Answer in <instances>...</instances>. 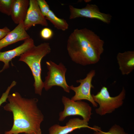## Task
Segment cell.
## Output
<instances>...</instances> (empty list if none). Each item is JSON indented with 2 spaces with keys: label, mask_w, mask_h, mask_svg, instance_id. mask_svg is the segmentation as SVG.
<instances>
[{
  "label": "cell",
  "mask_w": 134,
  "mask_h": 134,
  "mask_svg": "<svg viewBox=\"0 0 134 134\" xmlns=\"http://www.w3.org/2000/svg\"><path fill=\"white\" fill-rule=\"evenodd\" d=\"M95 74V70H92L87 73L85 78L76 80L77 83H80L79 86L74 87L73 85L70 86V90L75 93L71 99L72 100L76 101L86 100L90 102L94 107L97 106V104L94 100L91 94V88H94L92 84V80Z\"/></svg>",
  "instance_id": "7"
},
{
  "label": "cell",
  "mask_w": 134,
  "mask_h": 134,
  "mask_svg": "<svg viewBox=\"0 0 134 134\" xmlns=\"http://www.w3.org/2000/svg\"><path fill=\"white\" fill-rule=\"evenodd\" d=\"M45 17L46 19L49 20L58 29L65 31L68 28V24L66 20L58 17L51 10Z\"/></svg>",
  "instance_id": "15"
},
{
  "label": "cell",
  "mask_w": 134,
  "mask_h": 134,
  "mask_svg": "<svg viewBox=\"0 0 134 134\" xmlns=\"http://www.w3.org/2000/svg\"><path fill=\"white\" fill-rule=\"evenodd\" d=\"M126 94V90L123 87L118 95L111 97L107 88L103 87L97 94L92 95L94 100L99 106V108L95 109L96 113L102 116L112 113L122 105Z\"/></svg>",
  "instance_id": "4"
},
{
  "label": "cell",
  "mask_w": 134,
  "mask_h": 134,
  "mask_svg": "<svg viewBox=\"0 0 134 134\" xmlns=\"http://www.w3.org/2000/svg\"><path fill=\"white\" fill-rule=\"evenodd\" d=\"M16 84L17 82L15 81H13L5 92L2 94L0 98V106L3 103L6 102V100L7 99L11 90L16 85Z\"/></svg>",
  "instance_id": "19"
},
{
  "label": "cell",
  "mask_w": 134,
  "mask_h": 134,
  "mask_svg": "<svg viewBox=\"0 0 134 134\" xmlns=\"http://www.w3.org/2000/svg\"><path fill=\"white\" fill-rule=\"evenodd\" d=\"M10 31V29L7 27L0 29V40L4 37Z\"/></svg>",
  "instance_id": "21"
},
{
  "label": "cell",
  "mask_w": 134,
  "mask_h": 134,
  "mask_svg": "<svg viewBox=\"0 0 134 134\" xmlns=\"http://www.w3.org/2000/svg\"><path fill=\"white\" fill-rule=\"evenodd\" d=\"M23 23L26 31L36 25L48 26L46 19L41 13L36 0H30L29 5Z\"/></svg>",
  "instance_id": "9"
},
{
  "label": "cell",
  "mask_w": 134,
  "mask_h": 134,
  "mask_svg": "<svg viewBox=\"0 0 134 134\" xmlns=\"http://www.w3.org/2000/svg\"><path fill=\"white\" fill-rule=\"evenodd\" d=\"M34 45L33 39L30 37L24 40L22 44L12 49L2 52L0 51V61L4 63L0 73L9 68V62L13 59L20 56Z\"/></svg>",
  "instance_id": "10"
},
{
  "label": "cell",
  "mask_w": 134,
  "mask_h": 134,
  "mask_svg": "<svg viewBox=\"0 0 134 134\" xmlns=\"http://www.w3.org/2000/svg\"><path fill=\"white\" fill-rule=\"evenodd\" d=\"M104 41L86 28L74 29L69 36L67 50L72 61L83 66L98 62L104 49Z\"/></svg>",
  "instance_id": "2"
},
{
  "label": "cell",
  "mask_w": 134,
  "mask_h": 134,
  "mask_svg": "<svg viewBox=\"0 0 134 134\" xmlns=\"http://www.w3.org/2000/svg\"><path fill=\"white\" fill-rule=\"evenodd\" d=\"M23 21L20 23L12 30L0 40V51L3 48L18 42L30 37L25 30Z\"/></svg>",
  "instance_id": "12"
},
{
  "label": "cell",
  "mask_w": 134,
  "mask_h": 134,
  "mask_svg": "<svg viewBox=\"0 0 134 134\" xmlns=\"http://www.w3.org/2000/svg\"><path fill=\"white\" fill-rule=\"evenodd\" d=\"M62 101L64 108L59 113L60 121H63L67 117L71 116H80L88 122L91 119L92 107L87 102L81 100L74 101L65 96H62Z\"/></svg>",
  "instance_id": "6"
},
{
  "label": "cell",
  "mask_w": 134,
  "mask_h": 134,
  "mask_svg": "<svg viewBox=\"0 0 134 134\" xmlns=\"http://www.w3.org/2000/svg\"><path fill=\"white\" fill-rule=\"evenodd\" d=\"M51 49L48 42H44L30 48L20 56L19 61L26 63L31 70L34 79V86L35 94L42 95L44 83L41 78V62L49 54Z\"/></svg>",
  "instance_id": "3"
},
{
  "label": "cell",
  "mask_w": 134,
  "mask_h": 134,
  "mask_svg": "<svg viewBox=\"0 0 134 134\" xmlns=\"http://www.w3.org/2000/svg\"><path fill=\"white\" fill-rule=\"evenodd\" d=\"M69 19L78 17H85L100 20L107 24L111 22L112 16L109 14L100 12L98 6L95 4H87L84 7L76 8L72 5L69 6Z\"/></svg>",
  "instance_id": "8"
},
{
  "label": "cell",
  "mask_w": 134,
  "mask_h": 134,
  "mask_svg": "<svg viewBox=\"0 0 134 134\" xmlns=\"http://www.w3.org/2000/svg\"><path fill=\"white\" fill-rule=\"evenodd\" d=\"M7 99L8 102L3 108L12 113L13 122L11 130L5 134H42L40 125L44 116L38 106L37 99L23 97L16 91L9 94Z\"/></svg>",
  "instance_id": "1"
},
{
  "label": "cell",
  "mask_w": 134,
  "mask_h": 134,
  "mask_svg": "<svg viewBox=\"0 0 134 134\" xmlns=\"http://www.w3.org/2000/svg\"></svg>",
  "instance_id": "23"
},
{
  "label": "cell",
  "mask_w": 134,
  "mask_h": 134,
  "mask_svg": "<svg viewBox=\"0 0 134 134\" xmlns=\"http://www.w3.org/2000/svg\"><path fill=\"white\" fill-rule=\"evenodd\" d=\"M40 10L45 17L50 10L47 2L44 0H36Z\"/></svg>",
  "instance_id": "18"
},
{
  "label": "cell",
  "mask_w": 134,
  "mask_h": 134,
  "mask_svg": "<svg viewBox=\"0 0 134 134\" xmlns=\"http://www.w3.org/2000/svg\"><path fill=\"white\" fill-rule=\"evenodd\" d=\"M27 134V133H24V134Z\"/></svg>",
  "instance_id": "22"
},
{
  "label": "cell",
  "mask_w": 134,
  "mask_h": 134,
  "mask_svg": "<svg viewBox=\"0 0 134 134\" xmlns=\"http://www.w3.org/2000/svg\"><path fill=\"white\" fill-rule=\"evenodd\" d=\"M88 122L83 119L74 118L70 119L65 126L55 124L49 129V134H67L73 131L82 128H92L88 126Z\"/></svg>",
  "instance_id": "11"
},
{
  "label": "cell",
  "mask_w": 134,
  "mask_h": 134,
  "mask_svg": "<svg viewBox=\"0 0 134 134\" xmlns=\"http://www.w3.org/2000/svg\"><path fill=\"white\" fill-rule=\"evenodd\" d=\"M92 130L95 131L93 134H128L123 128L116 124L112 126L107 132L103 131L100 127L96 126L93 127Z\"/></svg>",
  "instance_id": "16"
},
{
  "label": "cell",
  "mask_w": 134,
  "mask_h": 134,
  "mask_svg": "<svg viewBox=\"0 0 134 134\" xmlns=\"http://www.w3.org/2000/svg\"><path fill=\"white\" fill-rule=\"evenodd\" d=\"M29 0H14L11 10L12 19L19 24L24 20L29 5Z\"/></svg>",
  "instance_id": "13"
},
{
  "label": "cell",
  "mask_w": 134,
  "mask_h": 134,
  "mask_svg": "<svg viewBox=\"0 0 134 134\" xmlns=\"http://www.w3.org/2000/svg\"><path fill=\"white\" fill-rule=\"evenodd\" d=\"M41 37L45 39L51 38L53 35V32L51 29L47 27L43 29L40 32Z\"/></svg>",
  "instance_id": "20"
},
{
  "label": "cell",
  "mask_w": 134,
  "mask_h": 134,
  "mask_svg": "<svg viewBox=\"0 0 134 134\" xmlns=\"http://www.w3.org/2000/svg\"><path fill=\"white\" fill-rule=\"evenodd\" d=\"M119 69L123 75H128L134 69V51L119 53L116 56Z\"/></svg>",
  "instance_id": "14"
},
{
  "label": "cell",
  "mask_w": 134,
  "mask_h": 134,
  "mask_svg": "<svg viewBox=\"0 0 134 134\" xmlns=\"http://www.w3.org/2000/svg\"><path fill=\"white\" fill-rule=\"evenodd\" d=\"M46 64L48 71L43 82L45 90L48 91L53 86H58L66 92L69 93L71 90L66 80L67 68L61 62L58 64L51 61H46Z\"/></svg>",
  "instance_id": "5"
},
{
  "label": "cell",
  "mask_w": 134,
  "mask_h": 134,
  "mask_svg": "<svg viewBox=\"0 0 134 134\" xmlns=\"http://www.w3.org/2000/svg\"><path fill=\"white\" fill-rule=\"evenodd\" d=\"M14 0H0V12L8 16L10 15Z\"/></svg>",
  "instance_id": "17"
}]
</instances>
